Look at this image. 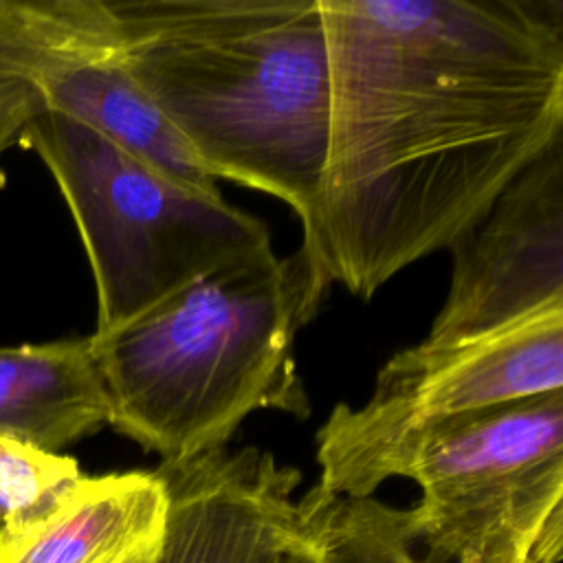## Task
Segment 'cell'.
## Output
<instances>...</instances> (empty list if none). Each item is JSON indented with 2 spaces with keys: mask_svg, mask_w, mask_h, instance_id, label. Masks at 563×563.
<instances>
[{
  "mask_svg": "<svg viewBox=\"0 0 563 563\" xmlns=\"http://www.w3.org/2000/svg\"><path fill=\"white\" fill-rule=\"evenodd\" d=\"M301 508V504H299ZM275 563H323L321 552L317 548V541L308 528V521L303 517L301 510V526L299 532L295 534V539L279 552V556L275 559Z\"/></svg>",
  "mask_w": 563,
  "mask_h": 563,
  "instance_id": "cell-15",
  "label": "cell"
},
{
  "mask_svg": "<svg viewBox=\"0 0 563 563\" xmlns=\"http://www.w3.org/2000/svg\"><path fill=\"white\" fill-rule=\"evenodd\" d=\"M165 508L154 471L81 475L44 519L0 530V563H110L156 541Z\"/></svg>",
  "mask_w": 563,
  "mask_h": 563,
  "instance_id": "cell-10",
  "label": "cell"
},
{
  "mask_svg": "<svg viewBox=\"0 0 563 563\" xmlns=\"http://www.w3.org/2000/svg\"><path fill=\"white\" fill-rule=\"evenodd\" d=\"M161 539V537H158ZM158 539L152 541V543H145V545H139L121 556H117L114 561L110 563H154V556H156V545H158Z\"/></svg>",
  "mask_w": 563,
  "mask_h": 563,
  "instance_id": "cell-16",
  "label": "cell"
},
{
  "mask_svg": "<svg viewBox=\"0 0 563 563\" xmlns=\"http://www.w3.org/2000/svg\"><path fill=\"white\" fill-rule=\"evenodd\" d=\"M110 422L92 339L0 347V433L62 453Z\"/></svg>",
  "mask_w": 563,
  "mask_h": 563,
  "instance_id": "cell-11",
  "label": "cell"
},
{
  "mask_svg": "<svg viewBox=\"0 0 563 563\" xmlns=\"http://www.w3.org/2000/svg\"><path fill=\"white\" fill-rule=\"evenodd\" d=\"M46 33L48 0H0V154L44 114L37 77Z\"/></svg>",
  "mask_w": 563,
  "mask_h": 563,
  "instance_id": "cell-13",
  "label": "cell"
},
{
  "mask_svg": "<svg viewBox=\"0 0 563 563\" xmlns=\"http://www.w3.org/2000/svg\"><path fill=\"white\" fill-rule=\"evenodd\" d=\"M451 286L427 334L471 341L563 303V136L451 246Z\"/></svg>",
  "mask_w": 563,
  "mask_h": 563,
  "instance_id": "cell-7",
  "label": "cell"
},
{
  "mask_svg": "<svg viewBox=\"0 0 563 563\" xmlns=\"http://www.w3.org/2000/svg\"><path fill=\"white\" fill-rule=\"evenodd\" d=\"M22 141L77 224L106 334L216 268L271 249L268 227L222 196L189 189L92 128L44 112Z\"/></svg>",
  "mask_w": 563,
  "mask_h": 563,
  "instance_id": "cell-5",
  "label": "cell"
},
{
  "mask_svg": "<svg viewBox=\"0 0 563 563\" xmlns=\"http://www.w3.org/2000/svg\"><path fill=\"white\" fill-rule=\"evenodd\" d=\"M323 178L301 249L369 299L563 136V0H317Z\"/></svg>",
  "mask_w": 563,
  "mask_h": 563,
  "instance_id": "cell-1",
  "label": "cell"
},
{
  "mask_svg": "<svg viewBox=\"0 0 563 563\" xmlns=\"http://www.w3.org/2000/svg\"><path fill=\"white\" fill-rule=\"evenodd\" d=\"M563 389V303L497 332L451 343L420 341L376 374L365 405H336L317 431L319 484L387 440L427 422Z\"/></svg>",
  "mask_w": 563,
  "mask_h": 563,
  "instance_id": "cell-6",
  "label": "cell"
},
{
  "mask_svg": "<svg viewBox=\"0 0 563 563\" xmlns=\"http://www.w3.org/2000/svg\"><path fill=\"white\" fill-rule=\"evenodd\" d=\"M328 282L306 249L229 262L128 323L90 334L110 427L161 462L224 449L244 418L310 416L295 339Z\"/></svg>",
  "mask_w": 563,
  "mask_h": 563,
  "instance_id": "cell-3",
  "label": "cell"
},
{
  "mask_svg": "<svg viewBox=\"0 0 563 563\" xmlns=\"http://www.w3.org/2000/svg\"><path fill=\"white\" fill-rule=\"evenodd\" d=\"M165 521L154 563H275L301 526V473L257 446L218 449L154 468Z\"/></svg>",
  "mask_w": 563,
  "mask_h": 563,
  "instance_id": "cell-8",
  "label": "cell"
},
{
  "mask_svg": "<svg viewBox=\"0 0 563 563\" xmlns=\"http://www.w3.org/2000/svg\"><path fill=\"white\" fill-rule=\"evenodd\" d=\"M123 59L205 172L284 200L306 227L328 152L317 0H108Z\"/></svg>",
  "mask_w": 563,
  "mask_h": 563,
  "instance_id": "cell-2",
  "label": "cell"
},
{
  "mask_svg": "<svg viewBox=\"0 0 563 563\" xmlns=\"http://www.w3.org/2000/svg\"><path fill=\"white\" fill-rule=\"evenodd\" d=\"M37 88L44 112L92 128L194 191L222 196L132 77L108 0H51Z\"/></svg>",
  "mask_w": 563,
  "mask_h": 563,
  "instance_id": "cell-9",
  "label": "cell"
},
{
  "mask_svg": "<svg viewBox=\"0 0 563 563\" xmlns=\"http://www.w3.org/2000/svg\"><path fill=\"white\" fill-rule=\"evenodd\" d=\"M81 475L75 457L0 433V530L15 532L44 519Z\"/></svg>",
  "mask_w": 563,
  "mask_h": 563,
  "instance_id": "cell-14",
  "label": "cell"
},
{
  "mask_svg": "<svg viewBox=\"0 0 563 563\" xmlns=\"http://www.w3.org/2000/svg\"><path fill=\"white\" fill-rule=\"evenodd\" d=\"M301 510L323 563H422L409 510L376 497H341L312 486Z\"/></svg>",
  "mask_w": 563,
  "mask_h": 563,
  "instance_id": "cell-12",
  "label": "cell"
},
{
  "mask_svg": "<svg viewBox=\"0 0 563 563\" xmlns=\"http://www.w3.org/2000/svg\"><path fill=\"white\" fill-rule=\"evenodd\" d=\"M407 477L427 563H559L563 554V389L418 424L336 477L341 497H374Z\"/></svg>",
  "mask_w": 563,
  "mask_h": 563,
  "instance_id": "cell-4",
  "label": "cell"
}]
</instances>
